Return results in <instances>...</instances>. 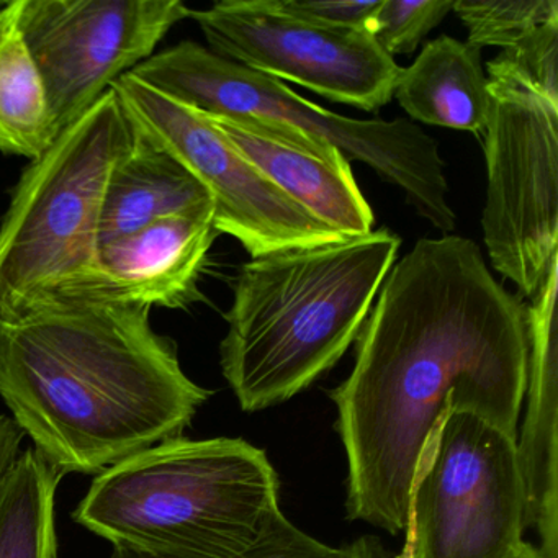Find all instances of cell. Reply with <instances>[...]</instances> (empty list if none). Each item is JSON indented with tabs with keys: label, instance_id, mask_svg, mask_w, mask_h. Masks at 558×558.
<instances>
[{
	"label": "cell",
	"instance_id": "6da1fadb",
	"mask_svg": "<svg viewBox=\"0 0 558 558\" xmlns=\"http://www.w3.org/2000/svg\"><path fill=\"white\" fill-rule=\"evenodd\" d=\"M527 310L475 241L423 238L395 260L329 391L348 462L349 519L404 534L421 460L449 411L515 437L527 385Z\"/></svg>",
	"mask_w": 558,
	"mask_h": 558
},
{
	"label": "cell",
	"instance_id": "7a4b0ae2",
	"mask_svg": "<svg viewBox=\"0 0 558 558\" xmlns=\"http://www.w3.org/2000/svg\"><path fill=\"white\" fill-rule=\"evenodd\" d=\"M149 310L57 299L0 322V398L61 475H99L182 437L211 397Z\"/></svg>",
	"mask_w": 558,
	"mask_h": 558
},
{
	"label": "cell",
	"instance_id": "3957f363",
	"mask_svg": "<svg viewBox=\"0 0 558 558\" xmlns=\"http://www.w3.org/2000/svg\"><path fill=\"white\" fill-rule=\"evenodd\" d=\"M401 240L387 228L244 264L220 365L246 413L286 403L357 341Z\"/></svg>",
	"mask_w": 558,
	"mask_h": 558
},
{
	"label": "cell",
	"instance_id": "277c9868",
	"mask_svg": "<svg viewBox=\"0 0 558 558\" xmlns=\"http://www.w3.org/2000/svg\"><path fill=\"white\" fill-rule=\"evenodd\" d=\"M279 493V475L259 447L182 436L99 473L73 519L120 550L221 558L247 547L282 511Z\"/></svg>",
	"mask_w": 558,
	"mask_h": 558
},
{
	"label": "cell",
	"instance_id": "5b68a950",
	"mask_svg": "<svg viewBox=\"0 0 558 558\" xmlns=\"http://www.w3.org/2000/svg\"><path fill=\"white\" fill-rule=\"evenodd\" d=\"M133 136L110 87L25 168L0 223V322L63 299L93 269L107 184Z\"/></svg>",
	"mask_w": 558,
	"mask_h": 558
},
{
	"label": "cell",
	"instance_id": "8992f818",
	"mask_svg": "<svg viewBox=\"0 0 558 558\" xmlns=\"http://www.w3.org/2000/svg\"><path fill=\"white\" fill-rule=\"evenodd\" d=\"M132 74L210 119L286 126L332 146L348 161L364 162L381 181L397 187L414 211L440 233L456 230L439 145L411 120L338 116L303 99L280 81L225 60L195 41H182L153 54Z\"/></svg>",
	"mask_w": 558,
	"mask_h": 558
},
{
	"label": "cell",
	"instance_id": "52a82bcc",
	"mask_svg": "<svg viewBox=\"0 0 558 558\" xmlns=\"http://www.w3.org/2000/svg\"><path fill=\"white\" fill-rule=\"evenodd\" d=\"M515 437L472 413L440 421L411 489L408 558H537Z\"/></svg>",
	"mask_w": 558,
	"mask_h": 558
},
{
	"label": "cell",
	"instance_id": "ba28073f",
	"mask_svg": "<svg viewBox=\"0 0 558 558\" xmlns=\"http://www.w3.org/2000/svg\"><path fill=\"white\" fill-rule=\"evenodd\" d=\"M483 241L496 272L534 299L558 259V104L488 77Z\"/></svg>",
	"mask_w": 558,
	"mask_h": 558
},
{
	"label": "cell",
	"instance_id": "9c48e42d",
	"mask_svg": "<svg viewBox=\"0 0 558 558\" xmlns=\"http://www.w3.org/2000/svg\"><path fill=\"white\" fill-rule=\"evenodd\" d=\"M130 122L181 162L210 194L215 228L253 259L345 240L251 165L204 113L169 99L135 74L112 84Z\"/></svg>",
	"mask_w": 558,
	"mask_h": 558
},
{
	"label": "cell",
	"instance_id": "30bf717a",
	"mask_svg": "<svg viewBox=\"0 0 558 558\" xmlns=\"http://www.w3.org/2000/svg\"><path fill=\"white\" fill-rule=\"evenodd\" d=\"M189 15L181 0H21L19 27L58 135Z\"/></svg>",
	"mask_w": 558,
	"mask_h": 558
},
{
	"label": "cell",
	"instance_id": "8fae6325",
	"mask_svg": "<svg viewBox=\"0 0 558 558\" xmlns=\"http://www.w3.org/2000/svg\"><path fill=\"white\" fill-rule=\"evenodd\" d=\"M189 17L218 57L364 112L391 102L403 70L367 32L300 21L270 0H223Z\"/></svg>",
	"mask_w": 558,
	"mask_h": 558
},
{
	"label": "cell",
	"instance_id": "7c38bea8",
	"mask_svg": "<svg viewBox=\"0 0 558 558\" xmlns=\"http://www.w3.org/2000/svg\"><path fill=\"white\" fill-rule=\"evenodd\" d=\"M214 205L168 215L97 247L93 269L63 300L179 308L197 280L217 236Z\"/></svg>",
	"mask_w": 558,
	"mask_h": 558
},
{
	"label": "cell",
	"instance_id": "4fadbf2b",
	"mask_svg": "<svg viewBox=\"0 0 558 558\" xmlns=\"http://www.w3.org/2000/svg\"><path fill=\"white\" fill-rule=\"evenodd\" d=\"M211 120L272 184L341 236H362L374 230V211L341 151L286 126Z\"/></svg>",
	"mask_w": 558,
	"mask_h": 558
},
{
	"label": "cell",
	"instance_id": "5bb4252c",
	"mask_svg": "<svg viewBox=\"0 0 558 558\" xmlns=\"http://www.w3.org/2000/svg\"><path fill=\"white\" fill-rule=\"evenodd\" d=\"M557 292L554 260L527 310L529 365L525 411L515 452L525 493V525L534 531L537 558H558Z\"/></svg>",
	"mask_w": 558,
	"mask_h": 558
},
{
	"label": "cell",
	"instance_id": "9a60e30c",
	"mask_svg": "<svg viewBox=\"0 0 558 558\" xmlns=\"http://www.w3.org/2000/svg\"><path fill=\"white\" fill-rule=\"evenodd\" d=\"M395 97L414 122L485 135L492 94L482 50L440 35L401 70Z\"/></svg>",
	"mask_w": 558,
	"mask_h": 558
},
{
	"label": "cell",
	"instance_id": "2e32d148",
	"mask_svg": "<svg viewBox=\"0 0 558 558\" xmlns=\"http://www.w3.org/2000/svg\"><path fill=\"white\" fill-rule=\"evenodd\" d=\"M207 205H214L207 189L181 162L135 129L132 146L107 184L99 246L136 233L159 218Z\"/></svg>",
	"mask_w": 558,
	"mask_h": 558
},
{
	"label": "cell",
	"instance_id": "e0dca14e",
	"mask_svg": "<svg viewBox=\"0 0 558 558\" xmlns=\"http://www.w3.org/2000/svg\"><path fill=\"white\" fill-rule=\"evenodd\" d=\"M21 0L0 2V153L35 159L58 138L44 83L19 27Z\"/></svg>",
	"mask_w": 558,
	"mask_h": 558
},
{
	"label": "cell",
	"instance_id": "ac0fdd59",
	"mask_svg": "<svg viewBox=\"0 0 558 558\" xmlns=\"http://www.w3.org/2000/svg\"><path fill=\"white\" fill-rule=\"evenodd\" d=\"M60 472L24 450L0 480V558H58L54 501Z\"/></svg>",
	"mask_w": 558,
	"mask_h": 558
},
{
	"label": "cell",
	"instance_id": "d6986e66",
	"mask_svg": "<svg viewBox=\"0 0 558 558\" xmlns=\"http://www.w3.org/2000/svg\"><path fill=\"white\" fill-rule=\"evenodd\" d=\"M453 12L469 31L466 44L478 50H506L537 28L558 22L557 0H456Z\"/></svg>",
	"mask_w": 558,
	"mask_h": 558
},
{
	"label": "cell",
	"instance_id": "ffe728a7",
	"mask_svg": "<svg viewBox=\"0 0 558 558\" xmlns=\"http://www.w3.org/2000/svg\"><path fill=\"white\" fill-rule=\"evenodd\" d=\"M488 76L506 77L558 104V22L532 32L486 64Z\"/></svg>",
	"mask_w": 558,
	"mask_h": 558
},
{
	"label": "cell",
	"instance_id": "44dd1931",
	"mask_svg": "<svg viewBox=\"0 0 558 558\" xmlns=\"http://www.w3.org/2000/svg\"><path fill=\"white\" fill-rule=\"evenodd\" d=\"M456 0H381L374 40L388 57H411L427 34L450 12Z\"/></svg>",
	"mask_w": 558,
	"mask_h": 558
},
{
	"label": "cell",
	"instance_id": "7402d4cb",
	"mask_svg": "<svg viewBox=\"0 0 558 558\" xmlns=\"http://www.w3.org/2000/svg\"><path fill=\"white\" fill-rule=\"evenodd\" d=\"M109 558H153L135 551L113 548ZM221 558H344V548L331 547L306 534L289 521L282 511L276 512L263 531L243 550Z\"/></svg>",
	"mask_w": 558,
	"mask_h": 558
},
{
	"label": "cell",
	"instance_id": "603a6c76",
	"mask_svg": "<svg viewBox=\"0 0 558 558\" xmlns=\"http://www.w3.org/2000/svg\"><path fill=\"white\" fill-rule=\"evenodd\" d=\"M270 4L300 21L372 35L381 0H270Z\"/></svg>",
	"mask_w": 558,
	"mask_h": 558
},
{
	"label": "cell",
	"instance_id": "cb8c5ba5",
	"mask_svg": "<svg viewBox=\"0 0 558 558\" xmlns=\"http://www.w3.org/2000/svg\"><path fill=\"white\" fill-rule=\"evenodd\" d=\"M24 433L11 416H0V480L12 469L21 456Z\"/></svg>",
	"mask_w": 558,
	"mask_h": 558
},
{
	"label": "cell",
	"instance_id": "d4e9b609",
	"mask_svg": "<svg viewBox=\"0 0 558 558\" xmlns=\"http://www.w3.org/2000/svg\"><path fill=\"white\" fill-rule=\"evenodd\" d=\"M342 548L344 558H398L377 535H362Z\"/></svg>",
	"mask_w": 558,
	"mask_h": 558
},
{
	"label": "cell",
	"instance_id": "484cf974",
	"mask_svg": "<svg viewBox=\"0 0 558 558\" xmlns=\"http://www.w3.org/2000/svg\"><path fill=\"white\" fill-rule=\"evenodd\" d=\"M398 558H408V557H407V555L401 554V555H398Z\"/></svg>",
	"mask_w": 558,
	"mask_h": 558
}]
</instances>
